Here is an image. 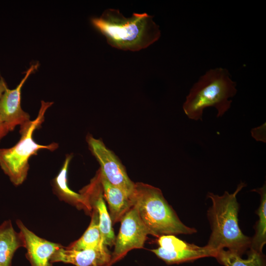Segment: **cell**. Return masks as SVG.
<instances>
[{
  "label": "cell",
  "mask_w": 266,
  "mask_h": 266,
  "mask_svg": "<svg viewBox=\"0 0 266 266\" xmlns=\"http://www.w3.org/2000/svg\"><path fill=\"white\" fill-rule=\"evenodd\" d=\"M147 13H133L126 17L118 9L108 8L100 17L90 19L92 26L112 47L124 51H138L157 41L161 31Z\"/></svg>",
  "instance_id": "obj_1"
},
{
  "label": "cell",
  "mask_w": 266,
  "mask_h": 266,
  "mask_svg": "<svg viewBox=\"0 0 266 266\" xmlns=\"http://www.w3.org/2000/svg\"><path fill=\"white\" fill-rule=\"evenodd\" d=\"M111 255L106 246L81 250L70 249L62 246L51 259V263L63 262L76 266H109Z\"/></svg>",
  "instance_id": "obj_10"
},
{
  "label": "cell",
  "mask_w": 266,
  "mask_h": 266,
  "mask_svg": "<svg viewBox=\"0 0 266 266\" xmlns=\"http://www.w3.org/2000/svg\"><path fill=\"white\" fill-rule=\"evenodd\" d=\"M53 104L52 101L41 100L36 118L20 127L21 137L18 142L11 147L0 149V166L15 186L21 185L26 180L30 167L29 160L31 157L37 155L40 150L53 151L59 147L56 142L39 144L33 137L34 132L41 128L45 113Z\"/></svg>",
  "instance_id": "obj_5"
},
{
  "label": "cell",
  "mask_w": 266,
  "mask_h": 266,
  "mask_svg": "<svg viewBox=\"0 0 266 266\" xmlns=\"http://www.w3.org/2000/svg\"><path fill=\"white\" fill-rule=\"evenodd\" d=\"M25 247L22 234L13 229L10 220L4 221L0 225V266H11L15 252Z\"/></svg>",
  "instance_id": "obj_13"
},
{
  "label": "cell",
  "mask_w": 266,
  "mask_h": 266,
  "mask_svg": "<svg viewBox=\"0 0 266 266\" xmlns=\"http://www.w3.org/2000/svg\"><path fill=\"white\" fill-rule=\"evenodd\" d=\"M261 196L260 204L256 213L259 220L256 226L255 234L251 239V250L262 253V250L266 243V184L260 188L253 190Z\"/></svg>",
  "instance_id": "obj_15"
},
{
  "label": "cell",
  "mask_w": 266,
  "mask_h": 266,
  "mask_svg": "<svg viewBox=\"0 0 266 266\" xmlns=\"http://www.w3.org/2000/svg\"><path fill=\"white\" fill-rule=\"evenodd\" d=\"M100 173L103 196L109 205L111 221L115 223L121 221L133 203L122 190L110 183L101 174L100 170Z\"/></svg>",
  "instance_id": "obj_12"
},
{
  "label": "cell",
  "mask_w": 266,
  "mask_h": 266,
  "mask_svg": "<svg viewBox=\"0 0 266 266\" xmlns=\"http://www.w3.org/2000/svg\"><path fill=\"white\" fill-rule=\"evenodd\" d=\"M16 224L24 237L26 257L31 266H53L51 257L63 246L39 237L19 220L16 221Z\"/></svg>",
  "instance_id": "obj_9"
},
{
  "label": "cell",
  "mask_w": 266,
  "mask_h": 266,
  "mask_svg": "<svg viewBox=\"0 0 266 266\" xmlns=\"http://www.w3.org/2000/svg\"></svg>",
  "instance_id": "obj_21"
},
{
  "label": "cell",
  "mask_w": 266,
  "mask_h": 266,
  "mask_svg": "<svg viewBox=\"0 0 266 266\" xmlns=\"http://www.w3.org/2000/svg\"><path fill=\"white\" fill-rule=\"evenodd\" d=\"M86 141L89 150L100 165L101 174L110 183L122 190L133 201L135 183L129 178L120 160L102 140L88 134Z\"/></svg>",
  "instance_id": "obj_6"
},
{
  "label": "cell",
  "mask_w": 266,
  "mask_h": 266,
  "mask_svg": "<svg viewBox=\"0 0 266 266\" xmlns=\"http://www.w3.org/2000/svg\"><path fill=\"white\" fill-rule=\"evenodd\" d=\"M133 202L150 234L159 237L197 232L180 221L158 188L141 182L135 183Z\"/></svg>",
  "instance_id": "obj_4"
},
{
  "label": "cell",
  "mask_w": 266,
  "mask_h": 266,
  "mask_svg": "<svg viewBox=\"0 0 266 266\" xmlns=\"http://www.w3.org/2000/svg\"><path fill=\"white\" fill-rule=\"evenodd\" d=\"M158 242L160 247L171 251H181L190 248L194 244L187 243L172 234L159 236Z\"/></svg>",
  "instance_id": "obj_18"
},
{
  "label": "cell",
  "mask_w": 266,
  "mask_h": 266,
  "mask_svg": "<svg viewBox=\"0 0 266 266\" xmlns=\"http://www.w3.org/2000/svg\"><path fill=\"white\" fill-rule=\"evenodd\" d=\"M72 157V154L66 155L59 173L53 180V191L60 200L89 211L91 206L88 195L83 191L81 194L77 193L71 190L67 185V170Z\"/></svg>",
  "instance_id": "obj_11"
},
{
  "label": "cell",
  "mask_w": 266,
  "mask_h": 266,
  "mask_svg": "<svg viewBox=\"0 0 266 266\" xmlns=\"http://www.w3.org/2000/svg\"><path fill=\"white\" fill-rule=\"evenodd\" d=\"M236 84L226 68L211 69L194 84L183 105L185 114L190 119L202 120L203 110L214 107L217 117H222L230 108V98L237 92Z\"/></svg>",
  "instance_id": "obj_3"
},
{
  "label": "cell",
  "mask_w": 266,
  "mask_h": 266,
  "mask_svg": "<svg viewBox=\"0 0 266 266\" xmlns=\"http://www.w3.org/2000/svg\"><path fill=\"white\" fill-rule=\"evenodd\" d=\"M0 100L5 89L7 87L6 83L0 75ZM8 133L5 129L0 117V141Z\"/></svg>",
  "instance_id": "obj_19"
},
{
  "label": "cell",
  "mask_w": 266,
  "mask_h": 266,
  "mask_svg": "<svg viewBox=\"0 0 266 266\" xmlns=\"http://www.w3.org/2000/svg\"><path fill=\"white\" fill-rule=\"evenodd\" d=\"M91 223L82 236L77 240L67 247L75 250L95 248L103 245L99 228L98 213L95 208Z\"/></svg>",
  "instance_id": "obj_16"
},
{
  "label": "cell",
  "mask_w": 266,
  "mask_h": 266,
  "mask_svg": "<svg viewBox=\"0 0 266 266\" xmlns=\"http://www.w3.org/2000/svg\"><path fill=\"white\" fill-rule=\"evenodd\" d=\"M38 63L32 65L27 70L24 78L13 89L7 87L0 100V117L8 133L13 131L16 126L21 127L31 120L30 116L21 106V90L28 77L38 68Z\"/></svg>",
  "instance_id": "obj_8"
},
{
  "label": "cell",
  "mask_w": 266,
  "mask_h": 266,
  "mask_svg": "<svg viewBox=\"0 0 266 266\" xmlns=\"http://www.w3.org/2000/svg\"><path fill=\"white\" fill-rule=\"evenodd\" d=\"M245 185L241 182L233 193L226 191L221 196L208 193L212 203L207 213L212 233L206 246L216 252L227 248L240 255L250 247L251 239L242 233L238 223L236 196Z\"/></svg>",
  "instance_id": "obj_2"
},
{
  "label": "cell",
  "mask_w": 266,
  "mask_h": 266,
  "mask_svg": "<svg viewBox=\"0 0 266 266\" xmlns=\"http://www.w3.org/2000/svg\"><path fill=\"white\" fill-rule=\"evenodd\" d=\"M263 127L264 125H263V128L261 126L252 130V136L257 141L265 142L266 139L264 138V135L265 136V135H264V129Z\"/></svg>",
  "instance_id": "obj_20"
},
{
  "label": "cell",
  "mask_w": 266,
  "mask_h": 266,
  "mask_svg": "<svg viewBox=\"0 0 266 266\" xmlns=\"http://www.w3.org/2000/svg\"><path fill=\"white\" fill-rule=\"evenodd\" d=\"M120 221V231L109 266L121 259L131 250L143 248L147 235L150 234L134 205Z\"/></svg>",
  "instance_id": "obj_7"
},
{
  "label": "cell",
  "mask_w": 266,
  "mask_h": 266,
  "mask_svg": "<svg viewBox=\"0 0 266 266\" xmlns=\"http://www.w3.org/2000/svg\"><path fill=\"white\" fill-rule=\"evenodd\" d=\"M215 257L225 266H264L262 253L253 250L250 251L246 259H243L238 254L224 249L219 250Z\"/></svg>",
  "instance_id": "obj_17"
},
{
  "label": "cell",
  "mask_w": 266,
  "mask_h": 266,
  "mask_svg": "<svg viewBox=\"0 0 266 266\" xmlns=\"http://www.w3.org/2000/svg\"><path fill=\"white\" fill-rule=\"evenodd\" d=\"M151 251L169 264H178L206 257H215L217 254L206 245L200 247L195 244L190 248L178 251H167L160 247L151 250Z\"/></svg>",
  "instance_id": "obj_14"
}]
</instances>
